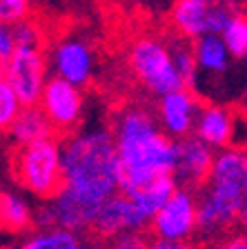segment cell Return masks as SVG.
<instances>
[{
	"mask_svg": "<svg viewBox=\"0 0 247 249\" xmlns=\"http://www.w3.org/2000/svg\"><path fill=\"white\" fill-rule=\"evenodd\" d=\"M0 218L7 231L27 236L34 231L31 227H36V207L22 192L7 187L0 196Z\"/></svg>",
	"mask_w": 247,
	"mask_h": 249,
	"instance_id": "cell-16",
	"label": "cell"
},
{
	"mask_svg": "<svg viewBox=\"0 0 247 249\" xmlns=\"http://www.w3.org/2000/svg\"><path fill=\"white\" fill-rule=\"evenodd\" d=\"M127 60L136 80L158 98L178 91V89H185L183 78L176 71L167 38L154 36V34L136 36L129 42Z\"/></svg>",
	"mask_w": 247,
	"mask_h": 249,
	"instance_id": "cell-5",
	"label": "cell"
},
{
	"mask_svg": "<svg viewBox=\"0 0 247 249\" xmlns=\"http://www.w3.org/2000/svg\"><path fill=\"white\" fill-rule=\"evenodd\" d=\"M20 111H22L20 98L16 96L11 85L7 80H2L0 83V124H2V129H7Z\"/></svg>",
	"mask_w": 247,
	"mask_h": 249,
	"instance_id": "cell-22",
	"label": "cell"
},
{
	"mask_svg": "<svg viewBox=\"0 0 247 249\" xmlns=\"http://www.w3.org/2000/svg\"><path fill=\"white\" fill-rule=\"evenodd\" d=\"M31 5L27 0H0V20L2 25H20V22L29 20Z\"/></svg>",
	"mask_w": 247,
	"mask_h": 249,
	"instance_id": "cell-23",
	"label": "cell"
},
{
	"mask_svg": "<svg viewBox=\"0 0 247 249\" xmlns=\"http://www.w3.org/2000/svg\"><path fill=\"white\" fill-rule=\"evenodd\" d=\"M216 160V154L209 145H205L198 136L178 140V154H176V169L174 178L178 187L191 189L207 182L211 174V167Z\"/></svg>",
	"mask_w": 247,
	"mask_h": 249,
	"instance_id": "cell-12",
	"label": "cell"
},
{
	"mask_svg": "<svg viewBox=\"0 0 247 249\" xmlns=\"http://www.w3.org/2000/svg\"><path fill=\"white\" fill-rule=\"evenodd\" d=\"M247 187V151L223 149L216 154L211 174L198 194V233L216 238L241 220Z\"/></svg>",
	"mask_w": 247,
	"mask_h": 249,
	"instance_id": "cell-3",
	"label": "cell"
},
{
	"mask_svg": "<svg viewBox=\"0 0 247 249\" xmlns=\"http://www.w3.org/2000/svg\"><path fill=\"white\" fill-rule=\"evenodd\" d=\"M194 53L196 62H198V71L209 73V76L225 73L232 62V53L227 49L223 36H203L194 40Z\"/></svg>",
	"mask_w": 247,
	"mask_h": 249,
	"instance_id": "cell-17",
	"label": "cell"
},
{
	"mask_svg": "<svg viewBox=\"0 0 247 249\" xmlns=\"http://www.w3.org/2000/svg\"><path fill=\"white\" fill-rule=\"evenodd\" d=\"M118 149L114 131L105 124L80 127L62 140V180L65 189L94 207L120 192Z\"/></svg>",
	"mask_w": 247,
	"mask_h": 249,
	"instance_id": "cell-2",
	"label": "cell"
},
{
	"mask_svg": "<svg viewBox=\"0 0 247 249\" xmlns=\"http://www.w3.org/2000/svg\"><path fill=\"white\" fill-rule=\"evenodd\" d=\"M40 109L54 124L56 134H62L65 138L76 134L82 123L85 111V96L80 87H74L72 83L62 78L52 76L45 85L40 98Z\"/></svg>",
	"mask_w": 247,
	"mask_h": 249,
	"instance_id": "cell-8",
	"label": "cell"
},
{
	"mask_svg": "<svg viewBox=\"0 0 247 249\" xmlns=\"http://www.w3.org/2000/svg\"><path fill=\"white\" fill-rule=\"evenodd\" d=\"M223 40L232 58H247V14L245 11H234L229 18L225 31H223Z\"/></svg>",
	"mask_w": 247,
	"mask_h": 249,
	"instance_id": "cell-21",
	"label": "cell"
},
{
	"mask_svg": "<svg viewBox=\"0 0 247 249\" xmlns=\"http://www.w3.org/2000/svg\"><path fill=\"white\" fill-rule=\"evenodd\" d=\"M49 69L56 78L72 83L74 87H85L92 80L96 69L94 47L80 36H65L47 53Z\"/></svg>",
	"mask_w": 247,
	"mask_h": 249,
	"instance_id": "cell-10",
	"label": "cell"
},
{
	"mask_svg": "<svg viewBox=\"0 0 247 249\" xmlns=\"http://www.w3.org/2000/svg\"><path fill=\"white\" fill-rule=\"evenodd\" d=\"M16 249H87V243L80 233L62 227L34 229L18 243Z\"/></svg>",
	"mask_w": 247,
	"mask_h": 249,
	"instance_id": "cell-19",
	"label": "cell"
},
{
	"mask_svg": "<svg viewBox=\"0 0 247 249\" xmlns=\"http://www.w3.org/2000/svg\"><path fill=\"white\" fill-rule=\"evenodd\" d=\"M11 174L29 196L52 200L65 187L62 180V142L56 138L20 147L11 158Z\"/></svg>",
	"mask_w": 247,
	"mask_h": 249,
	"instance_id": "cell-4",
	"label": "cell"
},
{
	"mask_svg": "<svg viewBox=\"0 0 247 249\" xmlns=\"http://www.w3.org/2000/svg\"><path fill=\"white\" fill-rule=\"evenodd\" d=\"M234 11H236V5L232 2L178 0L171 7V22L178 36L194 42L203 36H223Z\"/></svg>",
	"mask_w": 247,
	"mask_h": 249,
	"instance_id": "cell-7",
	"label": "cell"
},
{
	"mask_svg": "<svg viewBox=\"0 0 247 249\" xmlns=\"http://www.w3.org/2000/svg\"><path fill=\"white\" fill-rule=\"evenodd\" d=\"M152 249H196L191 243H167V240H154Z\"/></svg>",
	"mask_w": 247,
	"mask_h": 249,
	"instance_id": "cell-28",
	"label": "cell"
},
{
	"mask_svg": "<svg viewBox=\"0 0 247 249\" xmlns=\"http://www.w3.org/2000/svg\"><path fill=\"white\" fill-rule=\"evenodd\" d=\"M154 240L147 238L145 231H127L112 238V249H152Z\"/></svg>",
	"mask_w": 247,
	"mask_h": 249,
	"instance_id": "cell-24",
	"label": "cell"
},
{
	"mask_svg": "<svg viewBox=\"0 0 247 249\" xmlns=\"http://www.w3.org/2000/svg\"><path fill=\"white\" fill-rule=\"evenodd\" d=\"M18 49V42H16V36H14V29L9 25H2L0 27V60L7 62L14 52Z\"/></svg>",
	"mask_w": 247,
	"mask_h": 249,
	"instance_id": "cell-26",
	"label": "cell"
},
{
	"mask_svg": "<svg viewBox=\"0 0 247 249\" xmlns=\"http://www.w3.org/2000/svg\"><path fill=\"white\" fill-rule=\"evenodd\" d=\"M11 29H14V36H16L18 47L42 45V31L34 20H25V22H20V25H14Z\"/></svg>",
	"mask_w": 247,
	"mask_h": 249,
	"instance_id": "cell-25",
	"label": "cell"
},
{
	"mask_svg": "<svg viewBox=\"0 0 247 249\" xmlns=\"http://www.w3.org/2000/svg\"><path fill=\"white\" fill-rule=\"evenodd\" d=\"M238 223L247 229V187H245V207H243V213H241V220Z\"/></svg>",
	"mask_w": 247,
	"mask_h": 249,
	"instance_id": "cell-29",
	"label": "cell"
},
{
	"mask_svg": "<svg viewBox=\"0 0 247 249\" xmlns=\"http://www.w3.org/2000/svg\"><path fill=\"white\" fill-rule=\"evenodd\" d=\"M214 249H247V233H232L214 245Z\"/></svg>",
	"mask_w": 247,
	"mask_h": 249,
	"instance_id": "cell-27",
	"label": "cell"
},
{
	"mask_svg": "<svg viewBox=\"0 0 247 249\" xmlns=\"http://www.w3.org/2000/svg\"><path fill=\"white\" fill-rule=\"evenodd\" d=\"M150 229L156 236L154 240L190 243L191 236L198 233V198L194 196V192L178 187L154 218Z\"/></svg>",
	"mask_w": 247,
	"mask_h": 249,
	"instance_id": "cell-9",
	"label": "cell"
},
{
	"mask_svg": "<svg viewBox=\"0 0 247 249\" xmlns=\"http://www.w3.org/2000/svg\"><path fill=\"white\" fill-rule=\"evenodd\" d=\"M2 249H14V247H7V245H5V247H2Z\"/></svg>",
	"mask_w": 247,
	"mask_h": 249,
	"instance_id": "cell-30",
	"label": "cell"
},
{
	"mask_svg": "<svg viewBox=\"0 0 247 249\" xmlns=\"http://www.w3.org/2000/svg\"><path fill=\"white\" fill-rule=\"evenodd\" d=\"M201 107L203 105L198 103V98H196V93L191 89H178V91L158 98L156 116H158L160 127L171 138L183 140L194 136Z\"/></svg>",
	"mask_w": 247,
	"mask_h": 249,
	"instance_id": "cell-11",
	"label": "cell"
},
{
	"mask_svg": "<svg viewBox=\"0 0 247 249\" xmlns=\"http://www.w3.org/2000/svg\"><path fill=\"white\" fill-rule=\"evenodd\" d=\"M170 42V52L174 58L176 71L183 78L185 89H194L198 83V62H196V53H194V42L185 40L183 36L176 38H167Z\"/></svg>",
	"mask_w": 247,
	"mask_h": 249,
	"instance_id": "cell-20",
	"label": "cell"
},
{
	"mask_svg": "<svg viewBox=\"0 0 247 249\" xmlns=\"http://www.w3.org/2000/svg\"><path fill=\"white\" fill-rule=\"evenodd\" d=\"M112 131L123 167V194H134L160 178L174 176L178 140L160 127L152 109L145 105H125L114 116Z\"/></svg>",
	"mask_w": 247,
	"mask_h": 249,
	"instance_id": "cell-1",
	"label": "cell"
},
{
	"mask_svg": "<svg viewBox=\"0 0 247 249\" xmlns=\"http://www.w3.org/2000/svg\"><path fill=\"white\" fill-rule=\"evenodd\" d=\"M49 71V58L42 45H25L18 47L14 56L2 62V80L11 85L16 96L20 98L22 107L40 105L45 85L52 76Z\"/></svg>",
	"mask_w": 247,
	"mask_h": 249,
	"instance_id": "cell-6",
	"label": "cell"
},
{
	"mask_svg": "<svg viewBox=\"0 0 247 249\" xmlns=\"http://www.w3.org/2000/svg\"><path fill=\"white\" fill-rule=\"evenodd\" d=\"M176 189H178L176 178L167 176V178H160V180L143 187V189H138V192H134V194H127V196L136 202V207H138L140 213L150 220V227H152L154 218L158 216V212L167 205V200L174 196Z\"/></svg>",
	"mask_w": 247,
	"mask_h": 249,
	"instance_id": "cell-18",
	"label": "cell"
},
{
	"mask_svg": "<svg viewBox=\"0 0 247 249\" xmlns=\"http://www.w3.org/2000/svg\"><path fill=\"white\" fill-rule=\"evenodd\" d=\"M5 131H7V138L11 140V145L16 149L34 145V142H40V140L56 138V129H54V124L45 116V111L40 109V105L22 107V111L16 116V120Z\"/></svg>",
	"mask_w": 247,
	"mask_h": 249,
	"instance_id": "cell-15",
	"label": "cell"
},
{
	"mask_svg": "<svg viewBox=\"0 0 247 249\" xmlns=\"http://www.w3.org/2000/svg\"><path fill=\"white\" fill-rule=\"evenodd\" d=\"M145 227H150V220L140 213L136 202L127 194L118 192L105 200L92 229L98 236L116 238V236L127 231H145Z\"/></svg>",
	"mask_w": 247,
	"mask_h": 249,
	"instance_id": "cell-13",
	"label": "cell"
},
{
	"mask_svg": "<svg viewBox=\"0 0 247 249\" xmlns=\"http://www.w3.org/2000/svg\"><path fill=\"white\" fill-rule=\"evenodd\" d=\"M236 123L238 116L232 109L221 107V105H203L198 120H196L194 136H198L211 149H229L234 147Z\"/></svg>",
	"mask_w": 247,
	"mask_h": 249,
	"instance_id": "cell-14",
	"label": "cell"
}]
</instances>
